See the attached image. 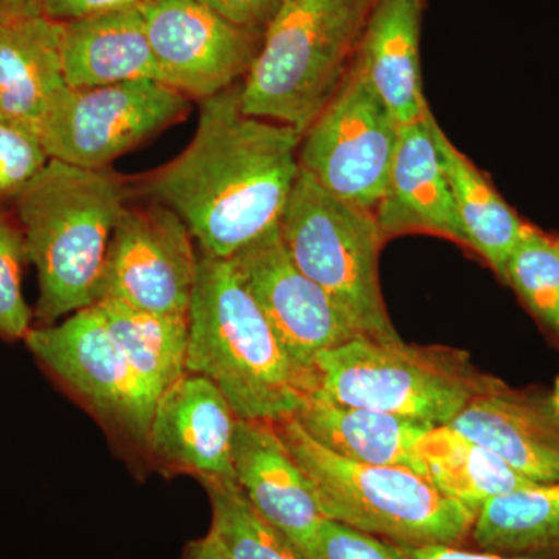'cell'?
Wrapping results in <instances>:
<instances>
[{"label": "cell", "mask_w": 559, "mask_h": 559, "mask_svg": "<svg viewBox=\"0 0 559 559\" xmlns=\"http://www.w3.org/2000/svg\"><path fill=\"white\" fill-rule=\"evenodd\" d=\"M240 94L234 86L202 100L189 146L140 186L215 259H231L277 226L300 173L299 132L246 116Z\"/></svg>", "instance_id": "obj_1"}, {"label": "cell", "mask_w": 559, "mask_h": 559, "mask_svg": "<svg viewBox=\"0 0 559 559\" xmlns=\"http://www.w3.org/2000/svg\"><path fill=\"white\" fill-rule=\"evenodd\" d=\"M187 371L215 382L240 419L294 417L314 378L290 359L231 259L201 253Z\"/></svg>", "instance_id": "obj_2"}, {"label": "cell", "mask_w": 559, "mask_h": 559, "mask_svg": "<svg viewBox=\"0 0 559 559\" xmlns=\"http://www.w3.org/2000/svg\"><path fill=\"white\" fill-rule=\"evenodd\" d=\"M128 197L130 187L109 168L50 159L16 198L27 259L38 272L39 325L97 304L110 237Z\"/></svg>", "instance_id": "obj_3"}, {"label": "cell", "mask_w": 559, "mask_h": 559, "mask_svg": "<svg viewBox=\"0 0 559 559\" xmlns=\"http://www.w3.org/2000/svg\"><path fill=\"white\" fill-rule=\"evenodd\" d=\"M374 2L285 0L241 86L242 112L304 135L347 75Z\"/></svg>", "instance_id": "obj_4"}, {"label": "cell", "mask_w": 559, "mask_h": 559, "mask_svg": "<svg viewBox=\"0 0 559 559\" xmlns=\"http://www.w3.org/2000/svg\"><path fill=\"white\" fill-rule=\"evenodd\" d=\"M274 426L307 474L326 520L395 544L460 546L471 536L476 516L415 471L341 457L293 417Z\"/></svg>", "instance_id": "obj_5"}, {"label": "cell", "mask_w": 559, "mask_h": 559, "mask_svg": "<svg viewBox=\"0 0 559 559\" xmlns=\"http://www.w3.org/2000/svg\"><path fill=\"white\" fill-rule=\"evenodd\" d=\"M316 388L344 406L450 425L460 412L499 384L468 353L355 337L314 359Z\"/></svg>", "instance_id": "obj_6"}, {"label": "cell", "mask_w": 559, "mask_h": 559, "mask_svg": "<svg viewBox=\"0 0 559 559\" xmlns=\"http://www.w3.org/2000/svg\"><path fill=\"white\" fill-rule=\"evenodd\" d=\"M290 260L347 316L360 337L400 341L380 288L377 215L331 194L301 170L278 223Z\"/></svg>", "instance_id": "obj_7"}, {"label": "cell", "mask_w": 559, "mask_h": 559, "mask_svg": "<svg viewBox=\"0 0 559 559\" xmlns=\"http://www.w3.org/2000/svg\"><path fill=\"white\" fill-rule=\"evenodd\" d=\"M400 128L352 62L340 90L301 135L300 168L340 200L374 212L388 187Z\"/></svg>", "instance_id": "obj_8"}, {"label": "cell", "mask_w": 559, "mask_h": 559, "mask_svg": "<svg viewBox=\"0 0 559 559\" xmlns=\"http://www.w3.org/2000/svg\"><path fill=\"white\" fill-rule=\"evenodd\" d=\"M189 110L190 98L159 81L68 87L47 110L39 134L50 159L102 170Z\"/></svg>", "instance_id": "obj_9"}, {"label": "cell", "mask_w": 559, "mask_h": 559, "mask_svg": "<svg viewBox=\"0 0 559 559\" xmlns=\"http://www.w3.org/2000/svg\"><path fill=\"white\" fill-rule=\"evenodd\" d=\"M24 342L40 366L103 421L146 444L157 396L132 369L97 305L61 323L33 326Z\"/></svg>", "instance_id": "obj_10"}, {"label": "cell", "mask_w": 559, "mask_h": 559, "mask_svg": "<svg viewBox=\"0 0 559 559\" xmlns=\"http://www.w3.org/2000/svg\"><path fill=\"white\" fill-rule=\"evenodd\" d=\"M191 238L189 227L167 205H127L110 237L98 300L189 314L200 263Z\"/></svg>", "instance_id": "obj_11"}, {"label": "cell", "mask_w": 559, "mask_h": 559, "mask_svg": "<svg viewBox=\"0 0 559 559\" xmlns=\"http://www.w3.org/2000/svg\"><path fill=\"white\" fill-rule=\"evenodd\" d=\"M162 83L207 100L248 75L263 32L240 27L197 0L140 3Z\"/></svg>", "instance_id": "obj_12"}, {"label": "cell", "mask_w": 559, "mask_h": 559, "mask_svg": "<svg viewBox=\"0 0 559 559\" xmlns=\"http://www.w3.org/2000/svg\"><path fill=\"white\" fill-rule=\"evenodd\" d=\"M231 260L290 359L314 381L319 353L360 337L329 294L290 260L278 224Z\"/></svg>", "instance_id": "obj_13"}, {"label": "cell", "mask_w": 559, "mask_h": 559, "mask_svg": "<svg viewBox=\"0 0 559 559\" xmlns=\"http://www.w3.org/2000/svg\"><path fill=\"white\" fill-rule=\"evenodd\" d=\"M238 415L223 390L187 371L157 399L145 447L164 468L198 479L235 480Z\"/></svg>", "instance_id": "obj_14"}, {"label": "cell", "mask_w": 559, "mask_h": 559, "mask_svg": "<svg viewBox=\"0 0 559 559\" xmlns=\"http://www.w3.org/2000/svg\"><path fill=\"white\" fill-rule=\"evenodd\" d=\"M235 480L246 498L282 532L304 559H314L326 518L307 474L272 421L238 419L234 440Z\"/></svg>", "instance_id": "obj_15"}, {"label": "cell", "mask_w": 559, "mask_h": 559, "mask_svg": "<svg viewBox=\"0 0 559 559\" xmlns=\"http://www.w3.org/2000/svg\"><path fill=\"white\" fill-rule=\"evenodd\" d=\"M448 426L495 452L528 480L559 481V415L550 395L500 381Z\"/></svg>", "instance_id": "obj_16"}, {"label": "cell", "mask_w": 559, "mask_h": 559, "mask_svg": "<svg viewBox=\"0 0 559 559\" xmlns=\"http://www.w3.org/2000/svg\"><path fill=\"white\" fill-rule=\"evenodd\" d=\"M430 114L428 109L421 120L401 124L388 187L374 215L385 240L425 231L466 246L465 231L430 131Z\"/></svg>", "instance_id": "obj_17"}, {"label": "cell", "mask_w": 559, "mask_h": 559, "mask_svg": "<svg viewBox=\"0 0 559 559\" xmlns=\"http://www.w3.org/2000/svg\"><path fill=\"white\" fill-rule=\"evenodd\" d=\"M425 0H377L353 62L370 81L400 124L428 112L419 66Z\"/></svg>", "instance_id": "obj_18"}, {"label": "cell", "mask_w": 559, "mask_h": 559, "mask_svg": "<svg viewBox=\"0 0 559 559\" xmlns=\"http://www.w3.org/2000/svg\"><path fill=\"white\" fill-rule=\"evenodd\" d=\"M61 58L72 90L139 80L162 83L140 3L64 22Z\"/></svg>", "instance_id": "obj_19"}, {"label": "cell", "mask_w": 559, "mask_h": 559, "mask_svg": "<svg viewBox=\"0 0 559 559\" xmlns=\"http://www.w3.org/2000/svg\"><path fill=\"white\" fill-rule=\"evenodd\" d=\"M326 450L367 465L415 471L414 444L433 426L382 412L344 406L314 388L293 417Z\"/></svg>", "instance_id": "obj_20"}, {"label": "cell", "mask_w": 559, "mask_h": 559, "mask_svg": "<svg viewBox=\"0 0 559 559\" xmlns=\"http://www.w3.org/2000/svg\"><path fill=\"white\" fill-rule=\"evenodd\" d=\"M62 24L47 16L0 22V114L39 131L47 110L68 90Z\"/></svg>", "instance_id": "obj_21"}, {"label": "cell", "mask_w": 559, "mask_h": 559, "mask_svg": "<svg viewBox=\"0 0 559 559\" xmlns=\"http://www.w3.org/2000/svg\"><path fill=\"white\" fill-rule=\"evenodd\" d=\"M415 473L474 516L489 500L535 487L499 455L451 426H433L414 444Z\"/></svg>", "instance_id": "obj_22"}, {"label": "cell", "mask_w": 559, "mask_h": 559, "mask_svg": "<svg viewBox=\"0 0 559 559\" xmlns=\"http://www.w3.org/2000/svg\"><path fill=\"white\" fill-rule=\"evenodd\" d=\"M430 131L465 231L466 248L476 250L503 282L511 252L520 242L527 223H522L476 165L460 153L432 114Z\"/></svg>", "instance_id": "obj_23"}, {"label": "cell", "mask_w": 559, "mask_h": 559, "mask_svg": "<svg viewBox=\"0 0 559 559\" xmlns=\"http://www.w3.org/2000/svg\"><path fill=\"white\" fill-rule=\"evenodd\" d=\"M95 305L132 369L157 399L187 373L189 314H160L112 299Z\"/></svg>", "instance_id": "obj_24"}, {"label": "cell", "mask_w": 559, "mask_h": 559, "mask_svg": "<svg viewBox=\"0 0 559 559\" xmlns=\"http://www.w3.org/2000/svg\"><path fill=\"white\" fill-rule=\"evenodd\" d=\"M481 550L530 555L559 547V481L489 500L471 530Z\"/></svg>", "instance_id": "obj_25"}, {"label": "cell", "mask_w": 559, "mask_h": 559, "mask_svg": "<svg viewBox=\"0 0 559 559\" xmlns=\"http://www.w3.org/2000/svg\"><path fill=\"white\" fill-rule=\"evenodd\" d=\"M212 506V527L229 559H304L282 532L253 509L230 479L202 480Z\"/></svg>", "instance_id": "obj_26"}, {"label": "cell", "mask_w": 559, "mask_h": 559, "mask_svg": "<svg viewBox=\"0 0 559 559\" xmlns=\"http://www.w3.org/2000/svg\"><path fill=\"white\" fill-rule=\"evenodd\" d=\"M540 325L559 334V238L525 224L506 278Z\"/></svg>", "instance_id": "obj_27"}, {"label": "cell", "mask_w": 559, "mask_h": 559, "mask_svg": "<svg viewBox=\"0 0 559 559\" xmlns=\"http://www.w3.org/2000/svg\"><path fill=\"white\" fill-rule=\"evenodd\" d=\"M27 259L20 223L0 215V337L24 341L35 312L22 293V267Z\"/></svg>", "instance_id": "obj_28"}, {"label": "cell", "mask_w": 559, "mask_h": 559, "mask_svg": "<svg viewBox=\"0 0 559 559\" xmlns=\"http://www.w3.org/2000/svg\"><path fill=\"white\" fill-rule=\"evenodd\" d=\"M49 162L36 128L0 114V201H16Z\"/></svg>", "instance_id": "obj_29"}, {"label": "cell", "mask_w": 559, "mask_h": 559, "mask_svg": "<svg viewBox=\"0 0 559 559\" xmlns=\"http://www.w3.org/2000/svg\"><path fill=\"white\" fill-rule=\"evenodd\" d=\"M314 559H395L384 540L325 520L320 530L318 551Z\"/></svg>", "instance_id": "obj_30"}, {"label": "cell", "mask_w": 559, "mask_h": 559, "mask_svg": "<svg viewBox=\"0 0 559 559\" xmlns=\"http://www.w3.org/2000/svg\"><path fill=\"white\" fill-rule=\"evenodd\" d=\"M240 27L263 32L285 0H197Z\"/></svg>", "instance_id": "obj_31"}, {"label": "cell", "mask_w": 559, "mask_h": 559, "mask_svg": "<svg viewBox=\"0 0 559 559\" xmlns=\"http://www.w3.org/2000/svg\"><path fill=\"white\" fill-rule=\"evenodd\" d=\"M384 543L395 559H546L538 554L503 555L487 550L471 551L448 544H395L389 540Z\"/></svg>", "instance_id": "obj_32"}, {"label": "cell", "mask_w": 559, "mask_h": 559, "mask_svg": "<svg viewBox=\"0 0 559 559\" xmlns=\"http://www.w3.org/2000/svg\"><path fill=\"white\" fill-rule=\"evenodd\" d=\"M142 2L143 0H44V16L64 24L106 11L130 9Z\"/></svg>", "instance_id": "obj_33"}, {"label": "cell", "mask_w": 559, "mask_h": 559, "mask_svg": "<svg viewBox=\"0 0 559 559\" xmlns=\"http://www.w3.org/2000/svg\"><path fill=\"white\" fill-rule=\"evenodd\" d=\"M44 16V0H0V22Z\"/></svg>", "instance_id": "obj_34"}, {"label": "cell", "mask_w": 559, "mask_h": 559, "mask_svg": "<svg viewBox=\"0 0 559 559\" xmlns=\"http://www.w3.org/2000/svg\"><path fill=\"white\" fill-rule=\"evenodd\" d=\"M183 559H229L226 551L212 533H207L204 538L193 540L189 544Z\"/></svg>", "instance_id": "obj_35"}, {"label": "cell", "mask_w": 559, "mask_h": 559, "mask_svg": "<svg viewBox=\"0 0 559 559\" xmlns=\"http://www.w3.org/2000/svg\"><path fill=\"white\" fill-rule=\"evenodd\" d=\"M551 403H554L555 411L559 415V374L557 380H555L554 392L550 393Z\"/></svg>", "instance_id": "obj_36"}]
</instances>
